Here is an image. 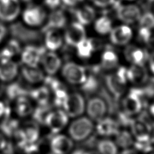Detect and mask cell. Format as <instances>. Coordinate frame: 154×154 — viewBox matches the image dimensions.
I'll return each instance as SVG.
<instances>
[{
  "label": "cell",
  "mask_w": 154,
  "mask_h": 154,
  "mask_svg": "<svg viewBox=\"0 0 154 154\" xmlns=\"http://www.w3.org/2000/svg\"><path fill=\"white\" fill-rule=\"evenodd\" d=\"M99 82L98 80L92 75L87 76L84 82L80 85L82 92L88 95H94L99 89Z\"/></svg>",
  "instance_id": "obj_32"
},
{
  "label": "cell",
  "mask_w": 154,
  "mask_h": 154,
  "mask_svg": "<svg viewBox=\"0 0 154 154\" xmlns=\"http://www.w3.org/2000/svg\"><path fill=\"white\" fill-rule=\"evenodd\" d=\"M122 1H124L127 2H132V1H135V0H122Z\"/></svg>",
  "instance_id": "obj_55"
},
{
  "label": "cell",
  "mask_w": 154,
  "mask_h": 154,
  "mask_svg": "<svg viewBox=\"0 0 154 154\" xmlns=\"http://www.w3.org/2000/svg\"><path fill=\"white\" fill-rule=\"evenodd\" d=\"M100 47V41L95 38H86L76 45V53L79 58L87 60L90 58Z\"/></svg>",
  "instance_id": "obj_20"
},
{
  "label": "cell",
  "mask_w": 154,
  "mask_h": 154,
  "mask_svg": "<svg viewBox=\"0 0 154 154\" xmlns=\"http://www.w3.org/2000/svg\"><path fill=\"white\" fill-rule=\"evenodd\" d=\"M93 23L94 31L100 35L109 34L113 28L111 19L105 15L96 18Z\"/></svg>",
  "instance_id": "obj_29"
},
{
  "label": "cell",
  "mask_w": 154,
  "mask_h": 154,
  "mask_svg": "<svg viewBox=\"0 0 154 154\" xmlns=\"http://www.w3.org/2000/svg\"><path fill=\"white\" fill-rule=\"evenodd\" d=\"M129 129L134 140L152 138L154 131L153 126L150 120L141 115L133 119Z\"/></svg>",
  "instance_id": "obj_7"
},
{
  "label": "cell",
  "mask_w": 154,
  "mask_h": 154,
  "mask_svg": "<svg viewBox=\"0 0 154 154\" xmlns=\"http://www.w3.org/2000/svg\"><path fill=\"white\" fill-rule=\"evenodd\" d=\"M84 154H100L96 149H90V150H85Z\"/></svg>",
  "instance_id": "obj_53"
},
{
  "label": "cell",
  "mask_w": 154,
  "mask_h": 154,
  "mask_svg": "<svg viewBox=\"0 0 154 154\" xmlns=\"http://www.w3.org/2000/svg\"><path fill=\"white\" fill-rule=\"evenodd\" d=\"M45 5L51 10H55L58 8V7L61 3V0H43Z\"/></svg>",
  "instance_id": "obj_43"
},
{
  "label": "cell",
  "mask_w": 154,
  "mask_h": 154,
  "mask_svg": "<svg viewBox=\"0 0 154 154\" xmlns=\"http://www.w3.org/2000/svg\"><path fill=\"white\" fill-rule=\"evenodd\" d=\"M50 149L54 154H70L75 147V143L67 135L58 133L54 134L50 141Z\"/></svg>",
  "instance_id": "obj_12"
},
{
  "label": "cell",
  "mask_w": 154,
  "mask_h": 154,
  "mask_svg": "<svg viewBox=\"0 0 154 154\" xmlns=\"http://www.w3.org/2000/svg\"><path fill=\"white\" fill-rule=\"evenodd\" d=\"M61 3L67 7H75L79 5L84 0H61Z\"/></svg>",
  "instance_id": "obj_45"
},
{
  "label": "cell",
  "mask_w": 154,
  "mask_h": 154,
  "mask_svg": "<svg viewBox=\"0 0 154 154\" xmlns=\"http://www.w3.org/2000/svg\"><path fill=\"white\" fill-rule=\"evenodd\" d=\"M126 70L127 67L119 66L105 78L106 88L109 94L117 100H119L129 89Z\"/></svg>",
  "instance_id": "obj_2"
},
{
  "label": "cell",
  "mask_w": 154,
  "mask_h": 154,
  "mask_svg": "<svg viewBox=\"0 0 154 154\" xmlns=\"http://www.w3.org/2000/svg\"><path fill=\"white\" fill-rule=\"evenodd\" d=\"M12 136L14 137L15 142L19 147L23 149L28 144L26 137L23 129L19 128Z\"/></svg>",
  "instance_id": "obj_41"
},
{
  "label": "cell",
  "mask_w": 154,
  "mask_h": 154,
  "mask_svg": "<svg viewBox=\"0 0 154 154\" xmlns=\"http://www.w3.org/2000/svg\"><path fill=\"white\" fill-rule=\"evenodd\" d=\"M152 141H153V143L154 144V131H153V133L152 135Z\"/></svg>",
  "instance_id": "obj_56"
},
{
  "label": "cell",
  "mask_w": 154,
  "mask_h": 154,
  "mask_svg": "<svg viewBox=\"0 0 154 154\" xmlns=\"http://www.w3.org/2000/svg\"><path fill=\"white\" fill-rule=\"evenodd\" d=\"M29 96L38 105H49L51 92L46 85H44L32 89L29 92Z\"/></svg>",
  "instance_id": "obj_27"
},
{
  "label": "cell",
  "mask_w": 154,
  "mask_h": 154,
  "mask_svg": "<svg viewBox=\"0 0 154 154\" xmlns=\"http://www.w3.org/2000/svg\"><path fill=\"white\" fill-rule=\"evenodd\" d=\"M119 64V57L114 50L106 49L101 53L100 66L103 70H114L120 66Z\"/></svg>",
  "instance_id": "obj_24"
},
{
  "label": "cell",
  "mask_w": 154,
  "mask_h": 154,
  "mask_svg": "<svg viewBox=\"0 0 154 154\" xmlns=\"http://www.w3.org/2000/svg\"><path fill=\"white\" fill-rule=\"evenodd\" d=\"M45 50L41 47L26 46L21 51V61L23 65L31 67H38L40 63Z\"/></svg>",
  "instance_id": "obj_17"
},
{
  "label": "cell",
  "mask_w": 154,
  "mask_h": 154,
  "mask_svg": "<svg viewBox=\"0 0 154 154\" xmlns=\"http://www.w3.org/2000/svg\"><path fill=\"white\" fill-rule=\"evenodd\" d=\"M123 56L126 61L131 65L144 66L148 61L149 54L144 48L128 44L125 46Z\"/></svg>",
  "instance_id": "obj_9"
},
{
  "label": "cell",
  "mask_w": 154,
  "mask_h": 154,
  "mask_svg": "<svg viewBox=\"0 0 154 154\" xmlns=\"http://www.w3.org/2000/svg\"><path fill=\"white\" fill-rule=\"evenodd\" d=\"M116 120L119 124L120 128L128 129L134 118L129 116L123 111L119 109L114 117Z\"/></svg>",
  "instance_id": "obj_39"
},
{
  "label": "cell",
  "mask_w": 154,
  "mask_h": 154,
  "mask_svg": "<svg viewBox=\"0 0 154 154\" xmlns=\"http://www.w3.org/2000/svg\"><path fill=\"white\" fill-rule=\"evenodd\" d=\"M51 111V108L49 105H38L36 109L33 110L32 114L37 122L45 125L46 117Z\"/></svg>",
  "instance_id": "obj_36"
},
{
  "label": "cell",
  "mask_w": 154,
  "mask_h": 154,
  "mask_svg": "<svg viewBox=\"0 0 154 154\" xmlns=\"http://www.w3.org/2000/svg\"><path fill=\"white\" fill-rule=\"evenodd\" d=\"M149 48H150L152 49H153L154 51V32H152V37L150 39V41L149 42V43L147 45Z\"/></svg>",
  "instance_id": "obj_51"
},
{
  "label": "cell",
  "mask_w": 154,
  "mask_h": 154,
  "mask_svg": "<svg viewBox=\"0 0 154 154\" xmlns=\"http://www.w3.org/2000/svg\"><path fill=\"white\" fill-rule=\"evenodd\" d=\"M109 111L108 102L102 96L91 95L86 100L85 112L94 123L109 116Z\"/></svg>",
  "instance_id": "obj_3"
},
{
  "label": "cell",
  "mask_w": 154,
  "mask_h": 154,
  "mask_svg": "<svg viewBox=\"0 0 154 154\" xmlns=\"http://www.w3.org/2000/svg\"><path fill=\"white\" fill-rule=\"evenodd\" d=\"M19 128V123L17 120L8 119H5L1 125L2 133L6 136H12L14 132Z\"/></svg>",
  "instance_id": "obj_37"
},
{
  "label": "cell",
  "mask_w": 154,
  "mask_h": 154,
  "mask_svg": "<svg viewBox=\"0 0 154 154\" xmlns=\"http://www.w3.org/2000/svg\"><path fill=\"white\" fill-rule=\"evenodd\" d=\"M7 109L5 105L3 102L0 100V119L2 118L5 114H7Z\"/></svg>",
  "instance_id": "obj_50"
},
{
  "label": "cell",
  "mask_w": 154,
  "mask_h": 154,
  "mask_svg": "<svg viewBox=\"0 0 154 154\" xmlns=\"http://www.w3.org/2000/svg\"><path fill=\"white\" fill-rule=\"evenodd\" d=\"M86 100L79 92L69 93L62 109L70 119H74L84 115L85 110Z\"/></svg>",
  "instance_id": "obj_5"
},
{
  "label": "cell",
  "mask_w": 154,
  "mask_h": 154,
  "mask_svg": "<svg viewBox=\"0 0 154 154\" xmlns=\"http://www.w3.org/2000/svg\"><path fill=\"white\" fill-rule=\"evenodd\" d=\"M116 14L117 19L124 24L131 25L138 22L142 14L140 8L132 3L117 4Z\"/></svg>",
  "instance_id": "obj_8"
},
{
  "label": "cell",
  "mask_w": 154,
  "mask_h": 154,
  "mask_svg": "<svg viewBox=\"0 0 154 154\" xmlns=\"http://www.w3.org/2000/svg\"><path fill=\"white\" fill-rule=\"evenodd\" d=\"M138 22L140 27H144L153 30L154 29V13L146 12L141 14Z\"/></svg>",
  "instance_id": "obj_38"
},
{
  "label": "cell",
  "mask_w": 154,
  "mask_h": 154,
  "mask_svg": "<svg viewBox=\"0 0 154 154\" xmlns=\"http://www.w3.org/2000/svg\"><path fill=\"white\" fill-rule=\"evenodd\" d=\"M146 1L149 2H154V0H146Z\"/></svg>",
  "instance_id": "obj_57"
},
{
  "label": "cell",
  "mask_w": 154,
  "mask_h": 154,
  "mask_svg": "<svg viewBox=\"0 0 154 154\" xmlns=\"http://www.w3.org/2000/svg\"><path fill=\"white\" fill-rule=\"evenodd\" d=\"M20 11L19 0H0V20L9 22L15 20Z\"/></svg>",
  "instance_id": "obj_16"
},
{
  "label": "cell",
  "mask_w": 154,
  "mask_h": 154,
  "mask_svg": "<svg viewBox=\"0 0 154 154\" xmlns=\"http://www.w3.org/2000/svg\"><path fill=\"white\" fill-rule=\"evenodd\" d=\"M96 15L94 8L88 4L79 5L74 11L76 21L84 26L93 23L96 19Z\"/></svg>",
  "instance_id": "obj_21"
},
{
  "label": "cell",
  "mask_w": 154,
  "mask_h": 154,
  "mask_svg": "<svg viewBox=\"0 0 154 154\" xmlns=\"http://www.w3.org/2000/svg\"><path fill=\"white\" fill-rule=\"evenodd\" d=\"M144 154H154V147L152 150H150V151H149L147 153H145Z\"/></svg>",
  "instance_id": "obj_54"
},
{
  "label": "cell",
  "mask_w": 154,
  "mask_h": 154,
  "mask_svg": "<svg viewBox=\"0 0 154 154\" xmlns=\"http://www.w3.org/2000/svg\"><path fill=\"white\" fill-rule=\"evenodd\" d=\"M69 119V117L63 109L57 108L51 109L49 112L45 125L52 134H57L61 133L63 130L67 128Z\"/></svg>",
  "instance_id": "obj_6"
},
{
  "label": "cell",
  "mask_w": 154,
  "mask_h": 154,
  "mask_svg": "<svg viewBox=\"0 0 154 154\" xmlns=\"http://www.w3.org/2000/svg\"><path fill=\"white\" fill-rule=\"evenodd\" d=\"M64 41L70 46L75 48L78 44L87 38L85 26L73 22L66 26L63 35Z\"/></svg>",
  "instance_id": "obj_10"
},
{
  "label": "cell",
  "mask_w": 154,
  "mask_h": 154,
  "mask_svg": "<svg viewBox=\"0 0 154 154\" xmlns=\"http://www.w3.org/2000/svg\"><path fill=\"white\" fill-rule=\"evenodd\" d=\"M61 69L64 79L72 85L80 86L84 82L88 76L85 68L73 61L65 63Z\"/></svg>",
  "instance_id": "obj_4"
},
{
  "label": "cell",
  "mask_w": 154,
  "mask_h": 154,
  "mask_svg": "<svg viewBox=\"0 0 154 154\" xmlns=\"http://www.w3.org/2000/svg\"><path fill=\"white\" fill-rule=\"evenodd\" d=\"M90 2L95 7L100 8H106L115 6L117 0H89Z\"/></svg>",
  "instance_id": "obj_42"
},
{
  "label": "cell",
  "mask_w": 154,
  "mask_h": 154,
  "mask_svg": "<svg viewBox=\"0 0 154 154\" xmlns=\"http://www.w3.org/2000/svg\"><path fill=\"white\" fill-rule=\"evenodd\" d=\"M45 32V45L48 51L55 52L61 48L64 38L60 30L49 29Z\"/></svg>",
  "instance_id": "obj_23"
},
{
  "label": "cell",
  "mask_w": 154,
  "mask_h": 154,
  "mask_svg": "<svg viewBox=\"0 0 154 154\" xmlns=\"http://www.w3.org/2000/svg\"><path fill=\"white\" fill-rule=\"evenodd\" d=\"M153 31L144 27H140L137 31V37L138 40L143 44L147 45L152 37Z\"/></svg>",
  "instance_id": "obj_40"
},
{
  "label": "cell",
  "mask_w": 154,
  "mask_h": 154,
  "mask_svg": "<svg viewBox=\"0 0 154 154\" xmlns=\"http://www.w3.org/2000/svg\"><path fill=\"white\" fill-rule=\"evenodd\" d=\"M68 17L66 13L61 9L53 10L47 18L46 23L43 27V31L49 29H61L67 25Z\"/></svg>",
  "instance_id": "obj_19"
},
{
  "label": "cell",
  "mask_w": 154,
  "mask_h": 154,
  "mask_svg": "<svg viewBox=\"0 0 154 154\" xmlns=\"http://www.w3.org/2000/svg\"><path fill=\"white\" fill-rule=\"evenodd\" d=\"M40 63L43 70L48 75H55L62 67V61L60 56L55 52H45L42 56Z\"/></svg>",
  "instance_id": "obj_18"
},
{
  "label": "cell",
  "mask_w": 154,
  "mask_h": 154,
  "mask_svg": "<svg viewBox=\"0 0 154 154\" xmlns=\"http://www.w3.org/2000/svg\"><path fill=\"white\" fill-rule=\"evenodd\" d=\"M147 107L149 117L154 121V97L152 98L149 102H148Z\"/></svg>",
  "instance_id": "obj_46"
},
{
  "label": "cell",
  "mask_w": 154,
  "mask_h": 154,
  "mask_svg": "<svg viewBox=\"0 0 154 154\" xmlns=\"http://www.w3.org/2000/svg\"><path fill=\"white\" fill-rule=\"evenodd\" d=\"M23 129L26 137L28 144L36 143L40 137V130L37 124L35 123H26Z\"/></svg>",
  "instance_id": "obj_33"
},
{
  "label": "cell",
  "mask_w": 154,
  "mask_h": 154,
  "mask_svg": "<svg viewBox=\"0 0 154 154\" xmlns=\"http://www.w3.org/2000/svg\"><path fill=\"white\" fill-rule=\"evenodd\" d=\"M18 65L12 59L1 58L0 61V80L3 82H10L13 80L18 73Z\"/></svg>",
  "instance_id": "obj_22"
},
{
  "label": "cell",
  "mask_w": 154,
  "mask_h": 154,
  "mask_svg": "<svg viewBox=\"0 0 154 154\" xmlns=\"http://www.w3.org/2000/svg\"><path fill=\"white\" fill-rule=\"evenodd\" d=\"M21 73L24 79L29 84H35L44 81L43 71L38 67H31L23 65L21 69Z\"/></svg>",
  "instance_id": "obj_25"
},
{
  "label": "cell",
  "mask_w": 154,
  "mask_h": 154,
  "mask_svg": "<svg viewBox=\"0 0 154 154\" xmlns=\"http://www.w3.org/2000/svg\"><path fill=\"white\" fill-rule=\"evenodd\" d=\"M21 52V47L18 41L10 40L1 50L0 57L1 58L12 59L13 57Z\"/></svg>",
  "instance_id": "obj_31"
},
{
  "label": "cell",
  "mask_w": 154,
  "mask_h": 154,
  "mask_svg": "<svg viewBox=\"0 0 154 154\" xmlns=\"http://www.w3.org/2000/svg\"><path fill=\"white\" fill-rule=\"evenodd\" d=\"M132 147L140 154H144L154 147L152 138L147 139L134 140Z\"/></svg>",
  "instance_id": "obj_34"
},
{
  "label": "cell",
  "mask_w": 154,
  "mask_h": 154,
  "mask_svg": "<svg viewBox=\"0 0 154 154\" xmlns=\"http://www.w3.org/2000/svg\"><path fill=\"white\" fill-rule=\"evenodd\" d=\"M49 154H54V153H49Z\"/></svg>",
  "instance_id": "obj_58"
},
{
  "label": "cell",
  "mask_w": 154,
  "mask_h": 154,
  "mask_svg": "<svg viewBox=\"0 0 154 154\" xmlns=\"http://www.w3.org/2000/svg\"><path fill=\"white\" fill-rule=\"evenodd\" d=\"M119 154H140L137 152L133 147H130L128 149H122L119 152Z\"/></svg>",
  "instance_id": "obj_49"
},
{
  "label": "cell",
  "mask_w": 154,
  "mask_h": 154,
  "mask_svg": "<svg viewBox=\"0 0 154 154\" xmlns=\"http://www.w3.org/2000/svg\"><path fill=\"white\" fill-rule=\"evenodd\" d=\"M96 150L100 154H119V148L110 138H100L96 143Z\"/></svg>",
  "instance_id": "obj_30"
},
{
  "label": "cell",
  "mask_w": 154,
  "mask_h": 154,
  "mask_svg": "<svg viewBox=\"0 0 154 154\" xmlns=\"http://www.w3.org/2000/svg\"><path fill=\"white\" fill-rule=\"evenodd\" d=\"M7 34V28L5 26L0 22V43L4 40Z\"/></svg>",
  "instance_id": "obj_48"
},
{
  "label": "cell",
  "mask_w": 154,
  "mask_h": 154,
  "mask_svg": "<svg viewBox=\"0 0 154 154\" xmlns=\"http://www.w3.org/2000/svg\"><path fill=\"white\" fill-rule=\"evenodd\" d=\"M113 138V140L119 149L122 150L132 147L134 138L129 129L120 128Z\"/></svg>",
  "instance_id": "obj_26"
},
{
  "label": "cell",
  "mask_w": 154,
  "mask_h": 154,
  "mask_svg": "<svg viewBox=\"0 0 154 154\" xmlns=\"http://www.w3.org/2000/svg\"><path fill=\"white\" fill-rule=\"evenodd\" d=\"M94 130L95 123L84 115L72 119L67 126V135L76 143L88 141L95 133Z\"/></svg>",
  "instance_id": "obj_1"
},
{
  "label": "cell",
  "mask_w": 154,
  "mask_h": 154,
  "mask_svg": "<svg viewBox=\"0 0 154 154\" xmlns=\"http://www.w3.org/2000/svg\"><path fill=\"white\" fill-rule=\"evenodd\" d=\"M14 109L19 117H26L32 114L34 108L31 101L26 96H23L15 100Z\"/></svg>",
  "instance_id": "obj_28"
},
{
  "label": "cell",
  "mask_w": 154,
  "mask_h": 154,
  "mask_svg": "<svg viewBox=\"0 0 154 154\" xmlns=\"http://www.w3.org/2000/svg\"><path fill=\"white\" fill-rule=\"evenodd\" d=\"M120 129L115 118L108 116L95 123L94 132L100 138H111L114 137Z\"/></svg>",
  "instance_id": "obj_15"
},
{
  "label": "cell",
  "mask_w": 154,
  "mask_h": 154,
  "mask_svg": "<svg viewBox=\"0 0 154 154\" xmlns=\"http://www.w3.org/2000/svg\"><path fill=\"white\" fill-rule=\"evenodd\" d=\"M6 93L10 99L16 100L19 97L26 96L27 91L19 84L12 83L7 87Z\"/></svg>",
  "instance_id": "obj_35"
},
{
  "label": "cell",
  "mask_w": 154,
  "mask_h": 154,
  "mask_svg": "<svg viewBox=\"0 0 154 154\" xmlns=\"http://www.w3.org/2000/svg\"><path fill=\"white\" fill-rule=\"evenodd\" d=\"M149 69L150 72L154 75V51L150 54H149L148 59Z\"/></svg>",
  "instance_id": "obj_47"
},
{
  "label": "cell",
  "mask_w": 154,
  "mask_h": 154,
  "mask_svg": "<svg viewBox=\"0 0 154 154\" xmlns=\"http://www.w3.org/2000/svg\"><path fill=\"white\" fill-rule=\"evenodd\" d=\"M126 78L128 84L133 87H144L149 82V72L145 65L130 64L127 67Z\"/></svg>",
  "instance_id": "obj_13"
},
{
  "label": "cell",
  "mask_w": 154,
  "mask_h": 154,
  "mask_svg": "<svg viewBox=\"0 0 154 154\" xmlns=\"http://www.w3.org/2000/svg\"><path fill=\"white\" fill-rule=\"evenodd\" d=\"M8 146V141L6 135L2 132H0V152L4 151Z\"/></svg>",
  "instance_id": "obj_44"
},
{
  "label": "cell",
  "mask_w": 154,
  "mask_h": 154,
  "mask_svg": "<svg viewBox=\"0 0 154 154\" xmlns=\"http://www.w3.org/2000/svg\"><path fill=\"white\" fill-rule=\"evenodd\" d=\"M134 36V32L129 25L122 23L113 26L109 34V41L117 46H125L129 44Z\"/></svg>",
  "instance_id": "obj_11"
},
{
  "label": "cell",
  "mask_w": 154,
  "mask_h": 154,
  "mask_svg": "<svg viewBox=\"0 0 154 154\" xmlns=\"http://www.w3.org/2000/svg\"><path fill=\"white\" fill-rule=\"evenodd\" d=\"M47 18L45 10L39 5H31L27 7L22 14L23 22L29 26L37 27L42 25Z\"/></svg>",
  "instance_id": "obj_14"
},
{
  "label": "cell",
  "mask_w": 154,
  "mask_h": 154,
  "mask_svg": "<svg viewBox=\"0 0 154 154\" xmlns=\"http://www.w3.org/2000/svg\"><path fill=\"white\" fill-rule=\"evenodd\" d=\"M84 151H85V149H83L81 148H78L76 149H74V150L70 154H84Z\"/></svg>",
  "instance_id": "obj_52"
}]
</instances>
